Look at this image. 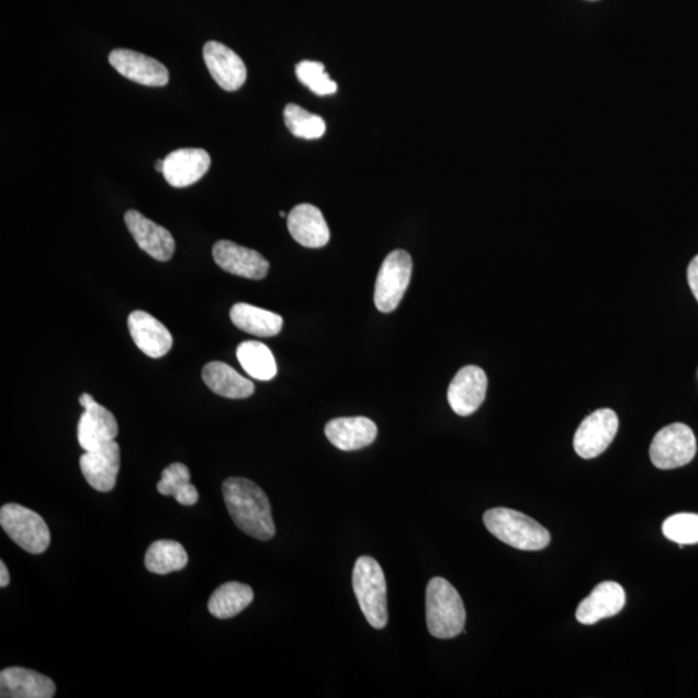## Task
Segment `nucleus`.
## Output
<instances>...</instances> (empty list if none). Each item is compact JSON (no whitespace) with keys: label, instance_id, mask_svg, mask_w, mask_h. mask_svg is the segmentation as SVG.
<instances>
[{"label":"nucleus","instance_id":"nucleus-23","mask_svg":"<svg viewBox=\"0 0 698 698\" xmlns=\"http://www.w3.org/2000/svg\"><path fill=\"white\" fill-rule=\"evenodd\" d=\"M230 319L233 325L238 327L239 330L260 338L278 336L283 325V319L280 315L246 303L233 305Z\"/></svg>","mask_w":698,"mask_h":698},{"label":"nucleus","instance_id":"nucleus-27","mask_svg":"<svg viewBox=\"0 0 698 698\" xmlns=\"http://www.w3.org/2000/svg\"><path fill=\"white\" fill-rule=\"evenodd\" d=\"M157 491L183 506H194L200 498L199 491L191 484V471L183 463H172L164 470Z\"/></svg>","mask_w":698,"mask_h":698},{"label":"nucleus","instance_id":"nucleus-13","mask_svg":"<svg viewBox=\"0 0 698 698\" xmlns=\"http://www.w3.org/2000/svg\"><path fill=\"white\" fill-rule=\"evenodd\" d=\"M109 63L130 81L149 87H164L169 83V70L164 64L135 50L114 49L109 55Z\"/></svg>","mask_w":698,"mask_h":698},{"label":"nucleus","instance_id":"nucleus-12","mask_svg":"<svg viewBox=\"0 0 698 698\" xmlns=\"http://www.w3.org/2000/svg\"><path fill=\"white\" fill-rule=\"evenodd\" d=\"M215 263L223 271L249 280H263L269 271L268 260L256 250L230 241H219L213 247Z\"/></svg>","mask_w":698,"mask_h":698},{"label":"nucleus","instance_id":"nucleus-30","mask_svg":"<svg viewBox=\"0 0 698 698\" xmlns=\"http://www.w3.org/2000/svg\"><path fill=\"white\" fill-rule=\"evenodd\" d=\"M663 532L667 540L678 543L680 548L685 544H696L698 543V515H673L665 520Z\"/></svg>","mask_w":698,"mask_h":698},{"label":"nucleus","instance_id":"nucleus-14","mask_svg":"<svg viewBox=\"0 0 698 698\" xmlns=\"http://www.w3.org/2000/svg\"><path fill=\"white\" fill-rule=\"evenodd\" d=\"M203 58L211 77L223 90L237 91L245 85L246 65L235 50L219 42L211 41L203 47Z\"/></svg>","mask_w":698,"mask_h":698},{"label":"nucleus","instance_id":"nucleus-28","mask_svg":"<svg viewBox=\"0 0 698 698\" xmlns=\"http://www.w3.org/2000/svg\"><path fill=\"white\" fill-rule=\"evenodd\" d=\"M283 119L290 133L301 139L315 140L326 133V123L323 116L312 114L296 104H289L283 111Z\"/></svg>","mask_w":698,"mask_h":698},{"label":"nucleus","instance_id":"nucleus-25","mask_svg":"<svg viewBox=\"0 0 698 698\" xmlns=\"http://www.w3.org/2000/svg\"><path fill=\"white\" fill-rule=\"evenodd\" d=\"M236 353L245 372L254 380L268 382L278 375V363L271 349L264 344L257 340L244 341Z\"/></svg>","mask_w":698,"mask_h":698},{"label":"nucleus","instance_id":"nucleus-17","mask_svg":"<svg viewBox=\"0 0 698 698\" xmlns=\"http://www.w3.org/2000/svg\"><path fill=\"white\" fill-rule=\"evenodd\" d=\"M128 329L135 345L151 359H161L173 345L171 333L157 318L144 311H135L128 316Z\"/></svg>","mask_w":698,"mask_h":698},{"label":"nucleus","instance_id":"nucleus-6","mask_svg":"<svg viewBox=\"0 0 698 698\" xmlns=\"http://www.w3.org/2000/svg\"><path fill=\"white\" fill-rule=\"evenodd\" d=\"M413 260L405 250H395L384 259L374 291L376 308L383 314L394 312L409 286Z\"/></svg>","mask_w":698,"mask_h":698},{"label":"nucleus","instance_id":"nucleus-7","mask_svg":"<svg viewBox=\"0 0 698 698\" xmlns=\"http://www.w3.org/2000/svg\"><path fill=\"white\" fill-rule=\"evenodd\" d=\"M697 452L695 434L683 424L663 428L651 443V461L660 470L683 468L694 460Z\"/></svg>","mask_w":698,"mask_h":698},{"label":"nucleus","instance_id":"nucleus-31","mask_svg":"<svg viewBox=\"0 0 698 698\" xmlns=\"http://www.w3.org/2000/svg\"><path fill=\"white\" fill-rule=\"evenodd\" d=\"M687 275L689 288L690 290H693V293L698 302V256L695 257L693 261H690Z\"/></svg>","mask_w":698,"mask_h":698},{"label":"nucleus","instance_id":"nucleus-26","mask_svg":"<svg viewBox=\"0 0 698 698\" xmlns=\"http://www.w3.org/2000/svg\"><path fill=\"white\" fill-rule=\"evenodd\" d=\"M188 560L183 544L177 541L161 540L150 544L144 562L150 573L169 574L184 570Z\"/></svg>","mask_w":698,"mask_h":698},{"label":"nucleus","instance_id":"nucleus-15","mask_svg":"<svg viewBox=\"0 0 698 698\" xmlns=\"http://www.w3.org/2000/svg\"><path fill=\"white\" fill-rule=\"evenodd\" d=\"M127 229L137 246L151 258L170 260L174 252V239L169 230L148 219L139 211L130 210L125 215Z\"/></svg>","mask_w":698,"mask_h":698},{"label":"nucleus","instance_id":"nucleus-5","mask_svg":"<svg viewBox=\"0 0 698 698\" xmlns=\"http://www.w3.org/2000/svg\"><path fill=\"white\" fill-rule=\"evenodd\" d=\"M0 526L7 536L29 554L40 555L47 551L50 533L45 519L31 508L9 504L0 510Z\"/></svg>","mask_w":698,"mask_h":698},{"label":"nucleus","instance_id":"nucleus-16","mask_svg":"<svg viewBox=\"0 0 698 698\" xmlns=\"http://www.w3.org/2000/svg\"><path fill=\"white\" fill-rule=\"evenodd\" d=\"M288 228L297 244L308 249H322L330 241V229L322 210L309 203H302L290 211Z\"/></svg>","mask_w":698,"mask_h":698},{"label":"nucleus","instance_id":"nucleus-4","mask_svg":"<svg viewBox=\"0 0 698 698\" xmlns=\"http://www.w3.org/2000/svg\"><path fill=\"white\" fill-rule=\"evenodd\" d=\"M352 585L367 621L376 630L387 627V582L380 563L370 556L359 558L352 573Z\"/></svg>","mask_w":698,"mask_h":698},{"label":"nucleus","instance_id":"nucleus-19","mask_svg":"<svg viewBox=\"0 0 698 698\" xmlns=\"http://www.w3.org/2000/svg\"><path fill=\"white\" fill-rule=\"evenodd\" d=\"M56 694L53 679L24 667H9L0 673L2 698H50Z\"/></svg>","mask_w":698,"mask_h":698},{"label":"nucleus","instance_id":"nucleus-3","mask_svg":"<svg viewBox=\"0 0 698 698\" xmlns=\"http://www.w3.org/2000/svg\"><path fill=\"white\" fill-rule=\"evenodd\" d=\"M484 524L499 541L522 551H540L548 548L551 536L540 522L510 508H492L484 515Z\"/></svg>","mask_w":698,"mask_h":698},{"label":"nucleus","instance_id":"nucleus-8","mask_svg":"<svg viewBox=\"0 0 698 698\" xmlns=\"http://www.w3.org/2000/svg\"><path fill=\"white\" fill-rule=\"evenodd\" d=\"M618 426L617 414L610 409L596 410L588 416L574 435L573 447L584 460H593L605 453L616 438Z\"/></svg>","mask_w":698,"mask_h":698},{"label":"nucleus","instance_id":"nucleus-10","mask_svg":"<svg viewBox=\"0 0 698 698\" xmlns=\"http://www.w3.org/2000/svg\"><path fill=\"white\" fill-rule=\"evenodd\" d=\"M86 482L94 491L106 493L114 489L121 470V448L115 440L89 450L79 460Z\"/></svg>","mask_w":698,"mask_h":698},{"label":"nucleus","instance_id":"nucleus-18","mask_svg":"<svg viewBox=\"0 0 698 698\" xmlns=\"http://www.w3.org/2000/svg\"><path fill=\"white\" fill-rule=\"evenodd\" d=\"M209 153L198 148L178 149L165 158L164 177L173 188L198 183L210 169Z\"/></svg>","mask_w":698,"mask_h":698},{"label":"nucleus","instance_id":"nucleus-22","mask_svg":"<svg viewBox=\"0 0 698 698\" xmlns=\"http://www.w3.org/2000/svg\"><path fill=\"white\" fill-rule=\"evenodd\" d=\"M202 380L214 394L227 398H247L256 392L251 381L221 361L209 362L202 370Z\"/></svg>","mask_w":698,"mask_h":698},{"label":"nucleus","instance_id":"nucleus-20","mask_svg":"<svg viewBox=\"0 0 698 698\" xmlns=\"http://www.w3.org/2000/svg\"><path fill=\"white\" fill-rule=\"evenodd\" d=\"M627 603V594L617 582H603L581 603L576 617L582 624L598 623L620 613Z\"/></svg>","mask_w":698,"mask_h":698},{"label":"nucleus","instance_id":"nucleus-33","mask_svg":"<svg viewBox=\"0 0 698 698\" xmlns=\"http://www.w3.org/2000/svg\"><path fill=\"white\" fill-rule=\"evenodd\" d=\"M164 166H165V159H158L157 164H156V170L158 172H164Z\"/></svg>","mask_w":698,"mask_h":698},{"label":"nucleus","instance_id":"nucleus-11","mask_svg":"<svg viewBox=\"0 0 698 698\" xmlns=\"http://www.w3.org/2000/svg\"><path fill=\"white\" fill-rule=\"evenodd\" d=\"M486 389L488 378L484 370L474 365L464 367L449 385V405L458 416L469 417L484 403Z\"/></svg>","mask_w":698,"mask_h":698},{"label":"nucleus","instance_id":"nucleus-34","mask_svg":"<svg viewBox=\"0 0 698 698\" xmlns=\"http://www.w3.org/2000/svg\"><path fill=\"white\" fill-rule=\"evenodd\" d=\"M280 216H281V217H286V214H285V213H283V211H281Z\"/></svg>","mask_w":698,"mask_h":698},{"label":"nucleus","instance_id":"nucleus-32","mask_svg":"<svg viewBox=\"0 0 698 698\" xmlns=\"http://www.w3.org/2000/svg\"><path fill=\"white\" fill-rule=\"evenodd\" d=\"M10 572L7 570L4 562H0V587L4 588L10 585Z\"/></svg>","mask_w":698,"mask_h":698},{"label":"nucleus","instance_id":"nucleus-21","mask_svg":"<svg viewBox=\"0 0 698 698\" xmlns=\"http://www.w3.org/2000/svg\"><path fill=\"white\" fill-rule=\"evenodd\" d=\"M325 435L334 447L352 452L372 446L378 428L372 419L365 417L337 418L326 425Z\"/></svg>","mask_w":698,"mask_h":698},{"label":"nucleus","instance_id":"nucleus-2","mask_svg":"<svg viewBox=\"0 0 698 698\" xmlns=\"http://www.w3.org/2000/svg\"><path fill=\"white\" fill-rule=\"evenodd\" d=\"M427 628L438 639H452L464 630L465 609L461 595L446 578L428 582L426 592Z\"/></svg>","mask_w":698,"mask_h":698},{"label":"nucleus","instance_id":"nucleus-1","mask_svg":"<svg viewBox=\"0 0 698 698\" xmlns=\"http://www.w3.org/2000/svg\"><path fill=\"white\" fill-rule=\"evenodd\" d=\"M223 496L232 520L244 533L259 541L274 537L271 504L260 486L251 480L229 477L223 484Z\"/></svg>","mask_w":698,"mask_h":698},{"label":"nucleus","instance_id":"nucleus-24","mask_svg":"<svg viewBox=\"0 0 698 698\" xmlns=\"http://www.w3.org/2000/svg\"><path fill=\"white\" fill-rule=\"evenodd\" d=\"M254 600V590L241 582H227L217 587L209 600L210 613L219 620H229L241 613Z\"/></svg>","mask_w":698,"mask_h":698},{"label":"nucleus","instance_id":"nucleus-29","mask_svg":"<svg viewBox=\"0 0 698 698\" xmlns=\"http://www.w3.org/2000/svg\"><path fill=\"white\" fill-rule=\"evenodd\" d=\"M295 72L297 79L318 97H327L338 90L337 83L327 75L322 63L302 61L296 65Z\"/></svg>","mask_w":698,"mask_h":698},{"label":"nucleus","instance_id":"nucleus-9","mask_svg":"<svg viewBox=\"0 0 698 698\" xmlns=\"http://www.w3.org/2000/svg\"><path fill=\"white\" fill-rule=\"evenodd\" d=\"M79 404L85 407V412L78 421L77 436L79 446L85 452L115 440L120 428L113 413L94 402L90 394L79 397Z\"/></svg>","mask_w":698,"mask_h":698}]
</instances>
